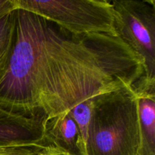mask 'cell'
I'll list each match as a JSON object with an SVG mask.
<instances>
[{"label":"cell","instance_id":"cell-1","mask_svg":"<svg viewBox=\"0 0 155 155\" xmlns=\"http://www.w3.org/2000/svg\"><path fill=\"white\" fill-rule=\"evenodd\" d=\"M11 50L0 74V106L45 120L98 95L145 83L139 56L117 33L74 35L15 9Z\"/></svg>","mask_w":155,"mask_h":155},{"label":"cell","instance_id":"cell-2","mask_svg":"<svg viewBox=\"0 0 155 155\" xmlns=\"http://www.w3.org/2000/svg\"><path fill=\"white\" fill-rule=\"evenodd\" d=\"M137 89L124 88L94 98L86 154H137L140 145Z\"/></svg>","mask_w":155,"mask_h":155},{"label":"cell","instance_id":"cell-3","mask_svg":"<svg viewBox=\"0 0 155 155\" xmlns=\"http://www.w3.org/2000/svg\"><path fill=\"white\" fill-rule=\"evenodd\" d=\"M22 9L45 18L74 35L117 33L111 1L106 0H12Z\"/></svg>","mask_w":155,"mask_h":155},{"label":"cell","instance_id":"cell-4","mask_svg":"<svg viewBox=\"0 0 155 155\" xmlns=\"http://www.w3.org/2000/svg\"><path fill=\"white\" fill-rule=\"evenodd\" d=\"M111 2L117 33L142 61L145 83L155 86V1Z\"/></svg>","mask_w":155,"mask_h":155},{"label":"cell","instance_id":"cell-5","mask_svg":"<svg viewBox=\"0 0 155 155\" xmlns=\"http://www.w3.org/2000/svg\"><path fill=\"white\" fill-rule=\"evenodd\" d=\"M42 117L12 111L0 106V145L45 141Z\"/></svg>","mask_w":155,"mask_h":155},{"label":"cell","instance_id":"cell-6","mask_svg":"<svg viewBox=\"0 0 155 155\" xmlns=\"http://www.w3.org/2000/svg\"><path fill=\"white\" fill-rule=\"evenodd\" d=\"M43 137L48 145H54L74 155H87L78 125L67 111L44 121Z\"/></svg>","mask_w":155,"mask_h":155},{"label":"cell","instance_id":"cell-7","mask_svg":"<svg viewBox=\"0 0 155 155\" xmlns=\"http://www.w3.org/2000/svg\"><path fill=\"white\" fill-rule=\"evenodd\" d=\"M140 145L136 155H155V87L137 89Z\"/></svg>","mask_w":155,"mask_h":155},{"label":"cell","instance_id":"cell-8","mask_svg":"<svg viewBox=\"0 0 155 155\" xmlns=\"http://www.w3.org/2000/svg\"><path fill=\"white\" fill-rule=\"evenodd\" d=\"M93 100L94 98L87 100V101L77 105L74 108L70 110L71 116L78 125L80 135H81L85 146L86 145L88 127H89L92 107H93Z\"/></svg>","mask_w":155,"mask_h":155},{"label":"cell","instance_id":"cell-9","mask_svg":"<svg viewBox=\"0 0 155 155\" xmlns=\"http://www.w3.org/2000/svg\"><path fill=\"white\" fill-rule=\"evenodd\" d=\"M15 29V12L6 14L0 18V53H9Z\"/></svg>","mask_w":155,"mask_h":155},{"label":"cell","instance_id":"cell-10","mask_svg":"<svg viewBox=\"0 0 155 155\" xmlns=\"http://www.w3.org/2000/svg\"><path fill=\"white\" fill-rule=\"evenodd\" d=\"M47 146L45 141L0 145V155H39Z\"/></svg>","mask_w":155,"mask_h":155},{"label":"cell","instance_id":"cell-11","mask_svg":"<svg viewBox=\"0 0 155 155\" xmlns=\"http://www.w3.org/2000/svg\"><path fill=\"white\" fill-rule=\"evenodd\" d=\"M39 155H74L68 152L66 150L54 146V145H48L39 152Z\"/></svg>","mask_w":155,"mask_h":155},{"label":"cell","instance_id":"cell-12","mask_svg":"<svg viewBox=\"0 0 155 155\" xmlns=\"http://www.w3.org/2000/svg\"><path fill=\"white\" fill-rule=\"evenodd\" d=\"M14 9L12 0H0V18Z\"/></svg>","mask_w":155,"mask_h":155},{"label":"cell","instance_id":"cell-13","mask_svg":"<svg viewBox=\"0 0 155 155\" xmlns=\"http://www.w3.org/2000/svg\"><path fill=\"white\" fill-rule=\"evenodd\" d=\"M8 55V53H0V74L4 68Z\"/></svg>","mask_w":155,"mask_h":155}]
</instances>
